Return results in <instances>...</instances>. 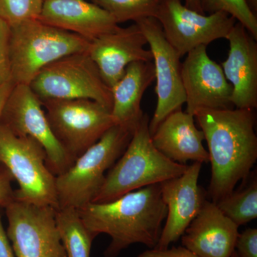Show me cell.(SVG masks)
<instances>
[{"instance_id": "obj_1", "label": "cell", "mask_w": 257, "mask_h": 257, "mask_svg": "<svg viewBox=\"0 0 257 257\" xmlns=\"http://www.w3.org/2000/svg\"><path fill=\"white\" fill-rule=\"evenodd\" d=\"M207 141L211 177L207 195L218 203L246 182L257 160L254 109H199L194 115Z\"/></svg>"}, {"instance_id": "obj_2", "label": "cell", "mask_w": 257, "mask_h": 257, "mask_svg": "<svg viewBox=\"0 0 257 257\" xmlns=\"http://www.w3.org/2000/svg\"><path fill=\"white\" fill-rule=\"evenodd\" d=\"M77 211L92 234L110 236L104 257H116L134 243L155 248L167 214L160 184L128 192L111 202L89 203Z\"/></svg>"}, {"instance_id": "obj_3", "label": "cell", "mask_w": 257, "mask_h": 257, "mask_svg": "<svg viewBox=\"0 0 257 257\" xmlns=\"http://www.w3.org/2000/svg\"><path fill=\"white\" fill-rule=\"evenodd\" d=\"M150 120L148 114H144L92 203L111 202L128 192L179 177L187 170L188 165L173 162L157 150L149 130Z\"/></svg>"}, {"instance_id": "obj_4", "label": "cell", "mask_w": 257, "mask_h": 257, "mask_svg": "<svg viewBox=\"0 0 257 257\" xmlns=\"http://www.w3.org/2000/svg\"><path fill=\"white\" fill-rule=\"evenodd\" d=\"M91 42L36 20L10 27L12 81L30 85L42 69L62 57L88 52Z\"/></svg>"}, {"instance_id": "obj_5", "label": "cell", "mask_w": 257, "mask_h": 257, "mask_svg": "<svg viewBox=\"0 0 257 257\" xmlns=\"http://www.w3.org/2000/svg\"><path fill=\"white\" fill-rule=\"evenodd\" d=\"M133 135V132L114 125L77 157L70 168L57 176V209H78L92 202L104 183L106 171L122 155Z\"/></svg>"}, {"instance_id": "obj_6", "label": "cell", "mask_w": 257, "mask_h": 257, "mask_svg": "<svg viewBox=\"0 0 257 257\" xmlns=\"http://www.w3.org/2000/svg\"><path fill=\"white\" fill-rule=\"evenodd\" d=\"M46 162V152L36 140L18 136L0 124V165L18 182L15 201L57 209L56 176Z\"/></svg>"}, {"instance_id": "obj_7", "label": "cell", "mask_w": 257, "mask_h": 257, "mask_svg": "<svg viewBox=\"0 0 257 257\" xmlns=\"http://www.w3.org/2000/svg\"><path fill=\"white\" fill-rule=\"evenodd\" d=\"M29 86L41 101L90 99L110 110L112 106L111 88L88 52L67 55L49 64Z\"/></svg>"}, {"instance_id": "obj_8", "label": "cell", "mask_w": 257, "mask_h": 257, "mask_svg": "<svg viewBox=\"0 0 257 257\" xmlns=\"http://www.w3.org/2000/svg\"><path fill=\"white\" fill-rule=\"evenodd\" d=\"M41 102L52 133L74 160L114 125L110 109L97 101L71 99Z\"/></svg>"}, {"instance_id": "obj_9", "label": "cell", "mask_w": 257, "mask_h": 257, "mask_svg": "<svg viewBox=\"0 0 257 257\" xmlns=\"http://www.w3.org/2000/svg\"><path fill=\"white\" fill-rule=\"evenodd\" d=\"M0 124L18 136L36 140L45 149L47 166L56 177L73 165L75 160L55 138L41 101L30 86L15 84L3 106Z\"/></svg>"}, {"instance_id": "obj_10", "label": "cell", "mask_w": 257, "mask_h": 257, "mask_svg": "<svg viewBox=\"0 0 257 257\" xmlns=\"http://www.w3.org/2000/svg\"><path fill=\"white\" fill-rule=\"evenodd\" d=\"M5 209L7 235L16 257H67L56 222L57 209L13 201Z\"/></svg>"}, {"instance_id": "obj_11", "label": "cell", "mask_w": 257, "mask_h": 257, "mask_svg": "<svg viewBox=\"0 0 257 257\" xmlns=\"http://www.w3.org/2000/svg\"><path fill=\"white\" fill-rule=\"evenodd\" d=\"M156 19L167 41L181 57L201 45L226 40L236 23L222 12L201 14L187 8L181 0H160Z\"/></svg>"}, {"instance_id": "obj_12", "label": "cell", "mask_w": 257, "mask_h": 257, "mask_svg": "<svg viewBox=\"0 0 257 257\" xmlns=\"http://www.w3.org/2000/svg\"><path fill=\"white\" fill-rule=\"evenodd\" d=\"M135 23L140 26L146 37L155 67L157 103L156 109L149 123V130L152 135L169 114L182 109L185 103L181 74L182 63L180 56L167 41L156 18H145Z\"/></svg>"}, {"instance_id": "obj_13", "label": "cell", "mask_w": 257, "mask_h": 257, "mask_svg": "<svg viewBox=\"0 0 257 257\" xmlns=\"http://www.w3.org/2000/svg\"><path fill=\"white\" fill-rule=\"evenodd\" d=\"M185 93L186 112L194 116L199 109L233 108L232 87L225 77L220 64L208 55L201 45L187 54L181 67Z\"/></svg>"}, {"instance_id": "obj_14", "label": "cell", "mask_w": 257, "mask_h": 257, "mask_svg": "<svg viewBox=\"0 0 257 257\" xmlns=\"http://www.w3.org/2000/svg\"><path fill=\"white\" fill-rule=\"evenodd\" d=\"M202 167L194 162L182 175L160 184L167 214L155 248L165 249L177 242L202 209L207 196L198 184Z\"/></svg>"}, {"instance_id": "obj_15", "label": "cell", "mask_w": 257, "mask_h": 257, "mask_svg": "<svg viewBox=\"0 0 257 257\" xmlns=\"http://www.w3.org/2000/svg\"><path fill=\"white\" fill-rule=\"evenodd\" d=\"M148 42L137 23L120 28L91 42L88 53L97 66L103 80L110 88L124 75L133 62H152L151 51L145 50Z\"/></svg>"}, {"instance_id": "obj_16", "label": "cell", "mask_w": 257, "mask_h": 257, "mask_svg": "<svg viewBox=\"0 0 257 257\" xmlns=\"http://www.w3.org/2000/svg\"><path fill=\"white\" fill-rule=\"evenodd\" d=\"M226 40L229 42V53L221 66L232 87L231 104L237 109H256V40L239 23L235 24Z\"/></svg>"}, {"instance_id": "obj_17", "label": "cell", "mask_w": 257, "mask_h": 257, "mask_svg": "<svg viewBox=\"0 0 257 257\" xmlns=\"http://www.w3.org/2000/svg\"><path fill=\"white\" fill-rule=\"evenodd\" d=\"M239 226L206 200L182 237L184 247L199 257H231L239 236Z\"/></svg>"}, {"instance_id": "obj_18", "label": "cell", "mask_w": 257, "mask_h": 257, "mask_svg": "<svg viewBox=\"0 0 257 257\" xmlns=\"http://www.w3.org/2000/svg\"><path fill=\"white\" fill-rule=\"evenodd\" d=\"M38 20L89 42L119 28L105 10L86 0H45Z\"/></svg>"}, {"instance_id": "obj_19", "label": "cell", "mask_w": 257, "mask_h": 257, "mask_svg": "<svg viewBox=\"0 0 257 257\" xmlns=\"http://www.w3.org/2000/svg\"><path fill=\"white\" fill-rule=\"evenodd\" d=\"M151 138L157 150L177 163L209 162V153L203 145L204 133L196 126L194 116L182 109L169 114Z\"/></svg>"}, {"instance_id": "obj_20", "label": "cell", "mask_w": 257, "mask_h": 257, "mask_svg": "<svg viewBox=\"0 0 257 257\" xmlns=\"http://www.w3.org/2000/svg\"><path fill=\"white\" fill-rule=\"evenodd\" d=\"M155 80L152 61L128 64L124 75L111 88V114L114 125L133 133L145 114L141 108L144 94Z\"/></svg>"}, {"instance_id": "obj_21", "label": "cell", "mask_w": 257, "mask_h": 257, "mask_svg": "<svg viewBox=\"0 0 257 257\" xmlns=\"http://www.w3.org/2000/svg\"><path fill=\"white\" fill-rule=\"evenodd\" d=\"M56 222L66 256L90 257L93 241L96 236L86 227L77 209H57Z\"/></svg>"}, {"instance_id": "obj_22", "label": "cell", "mask_w": 257, "mask_h": 257, "mask_svg": "<svg viewBox=\"0 0 257 257\" xmlns=\"http://www.w3.org/2000/svg\"><path fill=\"white\" fill-rule=\"evenodd\" d=\"M218 208L238 226L257 217V179L253 177L247 184L216 203Z\"/></svg>"}, {"instance_id": "obj_23", "label": "cell", "mask_w": 257, "mask_h": 257, "mask_svg": "<svg viewBox=\"0 0 257 257\" xmlns=\"http://www.w3.org/2000/svg\"><path fill=\"white\" fill-rule=\"evenodd\" d=\"M119 23L156 18L160 0H94Z\"/></svg>"}, {"instance_id": "obj_24", "label": "cell", "mask_w": 257, "mask_h": 257, "mask_svg": "<svg viewBox=\"0 0 257 257\" xmlns=\"http://www.w3.org/2000/svg\"><path fill=\"white\" fill-rule=\"evenodd\" d=\"M203 12L226 13L242 25L255 40H257V18L250 10L245 0H200Z\"/></svg>"}, {"instance_id": "obj_25", "label": "cell", "mask_w": 257, "mask_h": 257, "mask_svg": "<svg viewBox=\"0 0 257 257\" xmlns=\"http://www.w3.org/2000/svg\"><path fill=\"white\" fill-rule=\"evenodd\" d=\"M45 0H0V18L10 27L40 18Z\"/></svg>"}, {"instance_id": "obj_26", "label": "cell", "mask_w": 257, "mask_h": 257, "mask_svg": "<svg viewBox=\"0 0 257 257\" xmlns=\"http://www.w3.org/2000/svg\"><path fill=\"white\" fill-rule=\"evenodd\" d=\"M10 26L0 18V87L12 81L10 53Z\"/></svg>"}, {"instance_id": "obj_27", "label": "cell", "mask_w": 257, "mask_h": 257, "mask_svg": "<svg viewBox=\"0 0 257 257\" xmlns=\"http://www.w3.org/2000/svg\"><path fill=\"white\" fill-rule=\"evenodd\" d=\"M235 251L239 257H257V229L248 228L239 234Z\"/></svg>"}, {"instance_id": "obj_28", "label": "cell", "mask_w": 257, "mask_h": 257, "mask_svg": "<svg viewBox=\"0 0 257 257\" xmlns=\"http://www.w3.org/2000/svg\"><path fill=\"white\" fill-rule=\"evenodd\" d=\"M13 175L9 170L0 165V207L5 208L15 200L14 190L12 187Z\"/></svg>"}, {"instance_id": "obj_29", "label": "cell", "mask_w": 257, "mask_h": 257, "mask_svg": "<svg viewBox=\"0 0 257 257\" xmlns=\"http://www.w3.org/2000/svg\"><path fill=\"white\" fill-rule=\"evenodd\" d=\"M138 257H199L184 246L158 249L149 248L140 253Z\"/></svg>"}, {"instance_id": "obj_30", "label": "cell", "mask_w": 257, "mask_h": 257, "mask_svg": "<svg viewBox=\"0 0 257 257\" xmlns=\"http://www.w3.org/2000/svg\"><path fill=\"white\" fill-rule=\"evenodd\" d=\"M1 209L0 207V257H16L3 225Z\"/></svg>"}, {"instance_id": "obj_31", "label": "cell", "mask_w": 257, "mask_h": 257, "mask_svg": "<svg viewBox=\"0 0 257 257\" xmlns=\"http://www.w3.org/2000/svg\"><path fill=\"white\" fill-rule=\"evenodd\" d=\"M14 83L10 82L7 83L4 85L0 87V116H1L2 111H3V106L5 104L10 92L14 87Z\"/></svg>"}, {"instance_id": "obj_32", "label": "cell", "mask_w": 257, "mask_h": 257, "mask_svg": "<svg viewBox=\"0 0 257 257\" xmlns=\"http://www.w3.org/2000/svg\"><path fill=\"white\" fill-rule=\"evenodd\" d=\"M189 9L194 10L201 14H204L203 12L202 6H201L200 0H185V4H184Z\"/></svg>"}, {"instance_id": "obj_33", "label": "cell", "mask_w": 257, "mask_h": 257, "mask_svg": "<svg viewBox=\"0 0 257 257\" xmlns=\"http://www.w3.org/2000/svg\"><path fill=\"white\" fill-rule=\"evenodd\" d=\"M250 10L253 14L256 15L257 13V0H245Z\"/></svg>"}, {"instance_id": "obj_34", "label": "cell", "mask_w": 257, "mask_h": 257, "mask_svg": "<svg viewBox=\"0 0 257 257\" xmlns=\"http://www.w3.org/2000/svg\"><path fill=\"white\" fill-rule=\"evenodd\" d=\"M231 257H239L238 256L237 253H236V251H235V250L234 252H233L232 255H231Z\"/></svg>"}]
</instances>
